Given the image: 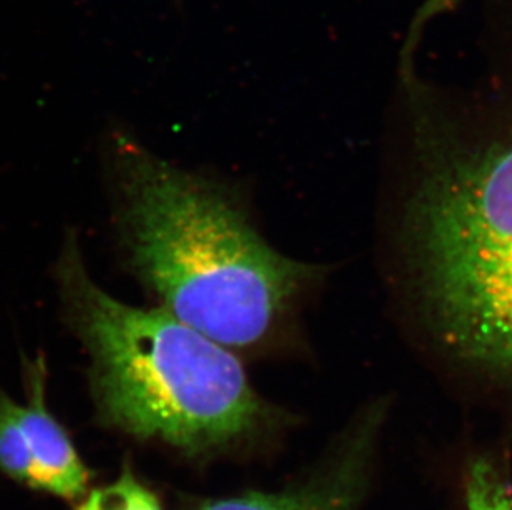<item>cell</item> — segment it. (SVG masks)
I'll return each mask as SVG.
<instances>
[{
  "instance_id": "cell-1",
  "label": "cell",
  "mask_w": 512,
  "mask_h": 510,
  "mask_svg": "<svg viewBox=\"0 0 512 510\" xmlns=\"http://www.w3.org/2000/svg\"><path fill=\"white\" fill-rule=\"evenodd\" d=\"M112 163L121 251L160 308L241 358L285 347L324 269L274 249L224 184L125 138Z\"/></svg>"
},
{
  "instance_id": "cell-2",
  "label": "cell",
  "mask_w": 512,
  "mask_h": 510,
  "mask_svg": "<svg viewBox=\"0 0 512 510\" xmlns=\"http://www.w3.org/2000/svg\"><path fill=\"white\" fill-rule=\"evenodd\" d=\"M405 246L425 322L453 360L512 388V116L479 133L421 115Z\"/></svg>"
},
{
  "instance_id": "cell-3",
  "label": "cell",
  "mask_w": 512,
  "mask_h": 510,
  "mask_svg": "<svg viewBox=\"0 0 512 510\" xmlns=\"http://www.w3.org/2000/svg\"><path fill=\"white\" fill-rule=\"evenodd\" d=\"M68 327L90 358L103 423L208 454L269 433L285 419L247 378L242 358L163 308L113 299L88 274L75 232L55 264Z\"/></svg>"
},
{
  "instance_id": "cell-4",
  "label": "cell",
  "mask_w": 512,
  "mask_h": 510,
  "mask_svg": "<svg viewBox=\"0 0 512 510\" xmlns=\"http://www.w3.org/2000/svg\"><path fill=\"white\" fill-rule=\"evenodd\" d=\"M388 414L390 401L385 398L363 406L302 486L211 499L196 510H362L377 471Z\"/></svg>"
},
{
  "instance_id": "cell-5",
  "label": "cell",
  "mask_w": 512,
  "mask_h": 510,
  "mask_svg": "<svg viewBox=\"0 0 512 510\" xmlns=\"http://www.w3.org/2000/svg\"><path fill=\"white\" fill-rule=\"evenodd\" d=\"M22 368L27 403L17 405V414L32 458L30 487L68 501L78 499L87 491L90 474L67 431L47 406L49 370L44 353L24 357Z\"/></svg>"
},
{
  "instance_id": "cell-6",
  "label": "cell",
  "mask_w": 512,
  "mask_h": 510,
  "mask_svg": "<svg viewBox=\"0 0 512 510\" xmlns=\"http://www.w3.org/2000/svg\"><path fill=\"white\" fill-rule=\"evenodd\" d=\"M464 510H512L508 469L494 456H474L464 471Z\"/></svg>"
},
{
  "instance_id": "cell-7",
  "label": "cell",
  "mask_w": 512,
  "mask_h": 510,
  "mask_svg": "<svg viewBox=\"0 0 512 510\" xmlns=\"http://www.w3.org/2000/svg\"><path fill=\"white\" fill-rule=\"evenodd\" d=\"M17 405L4 391H0V471L10 479L32 482V458L19 421Z\"/></svg>"
},
{
  "instance_id": "cell-8",
  "label": "cell",
  "mask_w": 512,
  "mask_h": 510,
  "mask_svg": "<svg viewBox=\"0 0 512 510\" xmlns=\"http://www.w3.org/2000/svg\"><path fill=\"white\" fill-rule=\"evenodd\" d=\"M77 510H163V507L158 497L126 469L112 484L90 492Z\"/></svg>"
}]
</instances>
